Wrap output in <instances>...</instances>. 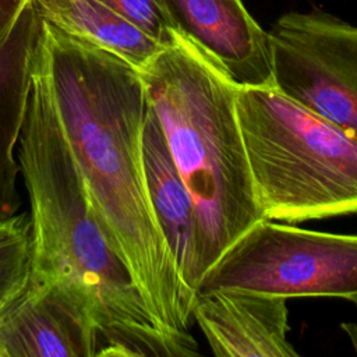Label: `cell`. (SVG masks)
I'll return each mask as SVG.
<instances>
[{
    "mask_svg": "<svg viewBox=\"0 0 357 357\" xmlns=\"http://www.w3.org/2000/svg\"><path fill=\"white\" fill-rule=\"evenodd\" d=\"M192 317L218 357H297L286 300L243 290L195 293Z\"/></svg>",
    "mask_w": 357,
    "mask_h": 357,
    "instance_id": "8",
    "label": "cell"
},
{
    "mask_svg": "<svg viewBox=\"0 0 357 357\" xmlns=\"http://www.w3.org/2000/svg\"><path fill=\"white\" fill-rule=\"evenodd\" d=\"M162 46L172 45L177 32L167 14L165 0H98Z\"/></svg>",
    "mask_w": 357,
    "mask_h": 357,
    "instance_id": "14",
    "label": "cell"
},
{
    "mask_svg": "<svg viewBox=\"0 0 357 357\" xmlns=\"http://www.w3.org/2000/svg\"><path fill=\"white\" fill-rule=\"evenodd\" d=\"M32 236L31 283L74 308L96 332L98 356H197L195 339L159 328L93 212L42 73L31 91L17 144Z\"/></svg>",
    "mask_w": 357,
    "mask_h": 357,
    "instance_id": "2",
    "label": "cell"
},
{
    "mask_svg": "<svg viewBox=\"0 0 357 357\" xmlns=\"http://www.w3.org/2000/svg\"><path fill=\"white\" fill-rule=\"evenodd\" d=\"M340 326L344 331V333L349 336V339L356 350V354H357V324L356 322H343Z\"/></svg>",
    "mask_w": 357,
    "mask_h": 357,
    "instance_id": "16",
    "label": "cell"
},
{
    "mask_svg": "<svg viewBox=\"0 0 357 357\" xmlns=\"http://www.w3.org/2000/svg\"><path fill=\"white\" fill-rule=\"evenodd\" d=\"M268 35L273 88L357 137V25L291 11Z\"/></svg>",
    "mask_w": 357,
    "mask_h": 357,
    "instance_id": "6",
    "label": "cell"
},
{
    "mask_svg": "<svg viewBox=\"0 0 357 357\" xmlns=\"http://www.w3.org/2000/svg\"><path fill=\"white\" fill-rule=\"evenodd\" d=\"M52 93L92 212L128 268L153 322L188 328L195 293L183 282L145 183L148 107L138 70L42 18L33 59Z\"/></svg>",
    "mask_w": 357,
    "mask_h": 357,
    "instance_id": "1",
    "label": "cell"
},
{
    "mask_svg": "<svg viewBox=\"0 0 357 357\" xmlns=\"http://www.w3.org/2000/svg\"><path fill=\"white\" fill-rule=\"evenodd\" d=\"M142 159L146 191L156 222L183 282L195 293L192 284L194 205L172 158L159 119L149 103L144 119Z\"/></svg>",
    "mask_w": 357,
    "mask_h": 357,
    "instance_id": "11",
    "label": "cell"
},
{
    "mask_svg": "<svg viewBox=\"0 0 357 357\" xmlns=\"http://www.w3.org/2000/svg\"><path fill=\"white\" fill-rule=\"evenodd\" d=\"M32 236L28 212L0 218V314L28 287Z\"/></svg>",
    "mask_w": 357,
    "mask_h": 357,
    "instance_id": "13",
    "label": "cell"
},
{
    "mask_svg": "<svg viewBox=\"0 0 357 357\" xmlns=\"http://www.w3.org/2000/svg\"><path fill=\"white\" fill-rule=\"evenodd\" d=\"M236 107L264 219L357 215V137L275 88H240Z\"/></svg>",
    "mask_w": 357,
    "mask_h": 357,
    "instance_id": "4",
    "label": "cell"
},
{
    "mask_svg": "<svg viewBox=\"0 0 357 357\" xmlns=\"http://www.w3.org/2000/svg\"><path fill=\"white\" fill-rule=\"evenodd\" d=\"M243 290L284 300L337 297L357 305V234L261 219L204 273L195 293Z\"/></svg>",
    "mask_w": 357,
    "mask_h": 357,
    "instance_id": "5",
    "label": "cell"
},
{
    "mask_svg": "<svg viewBox=\"0 0 357 357\" xmlns=\"http://www.w3.org/2000/svg\"><path fill=\"white\" fill-rule=\"evenodd\" d=\"M32 3L47 22L116 54L138 71L163 47L98 0H32Z\"/></svg>",
    "mask_w": 357,
    "mask_h": 357,
    "instance_id": "12",
    "label": "cell"
},
{
    "mask_svg": "<svg viewBox=\"0 0 357 357\" xmlns=\"http://www.w3.org/2000/svg\"><path fill=\"white\" fill-rule=\"evenodd\" d=\"M99 350V337L86 321L31 280L0 314V357H89Z\"/></svg>",
    "mask_w": 357,
    "mask_h": 357,
    "instance_id": "9",
    "label": "cell"
},
{
    "mask_svg": "<svg viewBox=\"0 0 357 357\" xmlns=\"http://www.w3.org/2000/svg\"><path fill=\"white\" fill-rule=\"evenodd\" d=\"M29 0H0V42L13 31Z\"/></svg>",
    "mask_w": 357,
    "mask_h": 357,
    "instance_id": "15",
    "label": "cell"
},
{
    "mask_svg": "<svg viewBox=\"0 0 357 357\" xmlns=\"http://www.w3.org/2000/svg\"><path fill=\"white\" fill-rule=\"evenodd\" d=\"M194 205L192 284L264 219L237 117L238 86L177 33L139 71Z\"/></svg>",
    "mask_w": 357,
    "mask_h": 357,
    "instance_id": "3",
    "label": "cell"
},
{
    "mask_svg": "<svg viewBox=\"0 0 357 357\" xmlns=\"http://www.w3.org/2000/svg\"><path fill=\"white\" fill-rule=\"evenodd\" d=\"M42 17L32 0L0 42V218L20 212L17 144L24 124Z\"/></svg>",
    "mask_w": 357,
    "mask_h": 357,
    "instance_id": "10",
    "label": "cell"
},
{
    "mask_svg": "<svg viewBox=\"0 0 357 357\" xmlns=\"http://www.w3.org/2000/svg\"><path fill=\"white\" fill-rule=\"evenodd\" d=\"M174 31L238 88H273L269 35L243 0H165Z\"/></svg>",
    "mask_w": 357,
    "mask_h": 357,
    "instance_id": "7",
    "label": "cell"
}]
</instances>
